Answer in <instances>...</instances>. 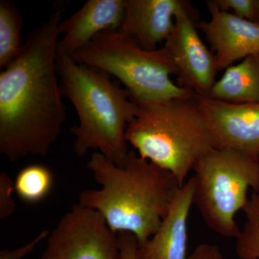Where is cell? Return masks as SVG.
I'll use <instances>...</instances> for the list:
<instances>
[{
	"instance_id": "obj_9",
	"label": "cell",
	"mask_w": 259,
	"mask_h": 259,
	"mask_svg": "<svg viewBox=\"0 0 259 259\" xmlns=\"http://www.w3.org/2000/svg\"><path fill=\"white\" fill-rule=\"evenodd\" d=\"M218 148L259 157V103L233 104L196 95Z\"/></svg>"
},
{
	"instance_id": "obj_12",
	"label": "cell",
	"mask_w": 259,
	"mask_h": 259,
	"mask_svg": "<svg viewBox=\"0 0 259 259\" xmlns=\"http://www.w3.org/2000/svg\"><path fill=\"white\" fill-rule=\"evenodd\" d=\"M194 192L192 177L177 192L156 233L139 245L136 259H187L188 220L194 205Z\"/></svg>"
},
{
	"instance_id": "obj_3",
	"label": "cell",
	"mask_w": 259,
	"mask_h": 259,
	"mask_svg": "<svg viewBox=\"0 0 259 259\" xmlns=\"http://www.w3.org/2000/svg\"><path fill=\"white\" fill-rule=\"evenodd\" d=\"M56 69L63 97L79 117V125L70 129L76 138V154L82 157L98 151L117 166H124L130 151L126 130L138 111L128 91L112 82L106 73L76 62L59 45Z\"/></svg>"
},
{
	"instance_id": "obj_11",
	"label": "cell",
	"mask_w": 259,
	"mask_h": 259,
	"mask_svg": "<svg viewBox=\"0 0 259 259\" xmlns=\"http://www.w3.org/2000/svg\"><path fill=\"white\" fill-rule=\"evenodd\" d=\"M189 4L184 0H126L119 31L145 50H156L173 31L177 15Z\"/></svg>"
},
{
	"instance_id": "obj_15",
	"label": "cell",
	"mask_w": 259,
	"mask_h": 259,
	"mask_svg": "<svg viewBox=\"0 0 259 259\" xmlns=\"http://www.w3.org/2000/svg\"><path fill=\"white\" fill-rule=\"evenodd\" d=\"M23 20L15 3L0 2V68L5 69L23 49Z\"/></svg>"
},
{
	"instance_id": "obj_10",
	"label": "cell",
	"mask_w": 259,
	"mask_h": 259,
	"mask_svg": "<svg viewBox=\"0 0 259 259\" xmlns=\"http://www.w3.org/2000/svg\"><path fill=\"white\" fill-rule=\"evenodd\" d=\"M211 18L197 24L215 55L218 71L236 61L259 53V23L223 11L213 1L207 2Z\"/></svg>"
},
{
	"instance_id": "obj_19",
	"label": "cell",
	"mask_w": 259,
	"mask_h": 259,
	"mask_svg": "<svg viewBox=\"0 0 259 259\" xmlns=\"http://www.w3.org/2000/svg\"><path fill=\"white\" fill-rule=\"evenodd\" d=\"M15 182L6 173H0V219L5 220L14 213L16 204L13 197Z\"/></svg>"
},
{
	"instance_id": "obj_18",
	"label": "cell",
	"mask_w": 259,
	"mask_h": 259,
	"mask_svg": "<svg viewBox=\"0 0 259 259\" xmlns=\"http://www.w3.org/2000/svg\"><path fill=\"white\" fill-rule=\"evenodd\" d=\"M223 11H233V14L248 21L259 23V0H214Z\"/></svg>"
},
{
	"instance_id": "obj_20",
	"label": "cell",
	"mask_w": 259,
	"mask_h": 259,
	"mask_svg": "<svg viewBox=\"0 0 259 259\" xmlns=\"http://www.w3.org/2000/svg\"><path fill=\"white\" fill-rule=\"evenodd\" d=\"M49 232L42 231L34 239L27 244L15 250L3 249L0 251V259H23L40 244L44 240H47Z\"/></svg>"
},
{
	"instance_id": "obj_6",
	"label": "cell",
	"mask_w": 259,
	"mask_h": 259,
	"mask_svg": "<svg viewBox=\"0 0 259 259\" xmlns=\"http://www.w3.org/2000/svg\"><path fill=\"white\" fill-rule=\"evenodd\" d=\"M193 204L209 229L226 238H238L236 216L248 203V190L258 191L256 158L226 148H214L194 168Z\"/></svg>"
},
{
	"instance_id": "obj_21",
	"label": "cell",
	"mask_w": 259,
	"mask_h": 259,
	"mask_svg": "<svg viewBox=\"0 0 259 259\" xmlns=\"http://www.w3.org/2000/svg\"><path fill=\"white\" fill-rule=\"evenodd\" d=\"M122 259H136V251L139 248L137 238L129 233L117 234Z\"/></svg>"
},
{
	"instance_id": "obj_13",
	"label": "cell",
	"mask_w": 259,
	"mask_h": 259,
	"mask_svg": "<svg viewBox=\"0 0 259 259\" xmlns=\"http://www.w3.org/2000/svg\"><path fill=\"white\" fill-rule=\"evenodd\" d=\"M126 0H88L77 12L61 21L59 41L61 49L71 55L88 45L105 30H120L125 17Z\"/></svg>"
},
{
	"instance_id": "obj_5",
	"label": "cell",
	"mask_w": 259,
	"mask_h": 259,
	"mask_svg": "<svg viewBox=\"0 0 259 259\" xmlns=\"http://www.w3.org/2000/svg\"><path fill=\"white\" fill-rule=\"evenodd\" d=\"M80 64L115 76L136 103L189 98L195 94L172 81L177 69L163 48L145 50L119 30H105L71 54Z\"/></svg>"
},
{
	"instance_id": "obj_16",
	"label": "cell",
	"mask_w": 259,
	"mask_h": 259,
	"mask_svg": "<svg viewBox=\"0 0 259 259\" xmlns=\"http://www.w3.org/2000/svg\"><path fill=\"white\" fill-rule=\"evenodd\" d=\"M15 182V192L23 202L36 204L47 198L54 183L53 172L49 167L33 163L22 168Z\"/></svg>"
},
{
	"instance_id": "obj_7",
	"label": "cell",
	"mask_w": 259,
	"mask_h": 259,
	"mask_svg": "<svg viewBox=\"0 0 259 259\" xmlns=\"http://www.w3.org/2000/svg\"><path fill=\"white\" fill-rule=\"evenodd\" d=\"M40 259H122L117 234L101 214L74 204L48 236Z\"/></svg>"
},
{
	"instance_id": "obj_1",
	"label": "cell",
	"mask_w": 259,
	"mask_h": 259,
	"mask_svg": "<svg viewBox=\"0 0 259 259\" xmlns=\"http://www.w3.org/2000/svg\"><path fill=\"white\" fill-rule=\"evenodd\" d=\"M61 16L56 8L0 73V153L8 161L47 156L67 119L56 76Z\"/></svg>"
},
{
	"instance_id": "obj_23",
	"label": "cell",
	"mask_w": 259,
	"mask_h": 259,
	"mask_svg": "<svg viewBox=\"0 0 259 259\" xmlns=\"http://www.w3.org/2000/svg\"><path fill=\"white\" fill-rule=\"evenodd\" d=\"M258 163H259V157H258ZM254 193L255 194V195L257 196V197H258V199L259 200V186H258V191H257L256 192H254Z\"/></svg>"
},
{
	"instance_id": "obj_4",
	"label": "cell",
	"mask_w": 259,
	"mask_h": 259,
	"mask_svg": "<svg viewBox=\"0 0 259 259\" xmlns=\"http://www.w3.org/2000/svg\"><path fill=\"white\" fill-rule=\"evenodd\" d=\"M136 105L126 141L140 157L169 171L183 185L199 160L218 148L196 95Z\"/></svg>"
},
{
	"instance_id": "obj_8",
	"label": "cell",
	"mask_w": 259,
	"mask_h": 259,
	"mask_svg": "<svg viewBox=\"0 0 259 259\" xmlns=\"http://www.w3.org/2000/svg\"><path fill=\"white\" fill-rule=\"evenodd\" d=\"M177 69V84L200 97H208L216 82L217 61L199 37L190 3L175 18L163 47Z\"/></svg>"
},
{
	"instance_id": "obj_14",
	"label": "cell",
	"mask_w": 259,
	"mask_h": 259,
	"mask_svg": "<svg viewBox=\"0 0 259 259\" xmlns=\"http://www.w3.org/2000/svg\"><path fill=\"white\" fill-rule=\"evenodd\" d=\"M207 97L228 103H259V53L227 68Z\"/></svg>"
},
{
	"instance_id": "obj_17",
	"label": "cell",
	"mask_w": 259,
	"mask_h": 259,
	"mask_svg": "<svg viewBox=\"0 0 259 259\" xmlns=\"http://www.w3.org/2000/svg\"><path fill=\"white\" fill-rule=\"evenodd\" d=\"M243 211L246 221L236 238V254L240 259H259V200L254 192Z\"/></svg>"
},
{
	"instance_id": "obj_2",
	"label": "cell",
	"mask_w": 259,
	"mask_h": 259,
	"mask_svg": "<svg viewBox=\"0 0 259 259\" xmlns=\"http://www.w3.org/2000/svg\"><path fill=\"white\" fill-rule=\"evenodd\" d=\"M87 167L101 188L83 191L78 204L100 213L116 234L134 235L139 245L158 231L182 187L169 171L143 159L134 150L124 166L96 152Z\"/></svg>"
},
{
	"instance_id": "obj_22",
	"label": "cell",
	"mask_w": 259,
	"mask_h": 259,
	"mask_svg": "<svg viewBox=\"0 0 259 259\" xmlns=\"http://www.w3.org/2000/svg\"><path fill=\"white\" fill-rule=\"evenodd\" d=\"M187 259H225L218 245L202 243L196 247Z\"/></svg>"
}]
</instances>
